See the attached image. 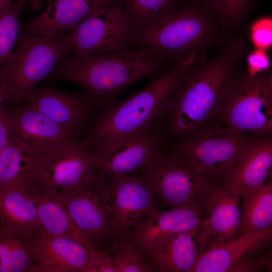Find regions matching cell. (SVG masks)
Instances as JSON below:
<instances>
[{
    "label": "cell",
    "mask_w": 272,
    "mask_h": 272,
    "mask_svg": "<svg viewBox=\"0 0 272 272\" xmlns=\"http://www.w3.org/2000/svg\"><path fill=\"white\" fill-rule=\"evenodd\" d=\"M241 200L225 183L214 185L202 197L201 224L196 236L200 253L211 245L240 235Z\"/></svg>",
    "instance_id": "13"
},
{
    "label": "cell",
    "mask_w": 272,
    "mask_h": 272,
    "mask_svg": "<svg viewBox=\"0 0 272 272\" xmlns=\"http://www.w3.org/2000/svg\"><path fill=\"white\" fill-rule=\"evenodd\" d=\"M216 116L226 127L244 134L271 133V74H234Z\"/></svg>",
    "instance_id": "7"
},
{
    "label": "cell",
    "mask_w": 272,
    "mask_h": 272,
    "mask_svg": "<svg viewBox=\"0 0 272 272\" xmlns=\"http://www.w3.org/2000/svg\"><path fill=\"white\" fill-rule=\"evenodd\" d=\"M247 49L242 37H234L217 56L196 57L181 78L167 112L174 133L188 134L217 115Z\"/></svg>",
    "instance_id": "1"
},
{
    "label": "cell",
    "mask_w": 272,
    "mask_h": 272,
    "mask_svg": "<svg viewBox=\"0 0 272 272\" xmlns=\"http://www.w3.org/2000/svg\"><path fill=\"white\" fill-rule=\"evenodd\" d=\"M37 216L41 231L45 234L73 239L88 249L95 248L71 218L60 194L54 189L39 191Z\"/></svg>",
    "instance_id": "24"
},
{
    "label": "cell",
    "mask_w": 272,
    "mask_h": 272,
    "mask_svg": "<svg viewBox=\"0 0 272 272\" xmlns=\"http://www.w3.org/2000/svg\"><path fill=\"white\" fill-rule=\"evenodd\" d=\"M10 135L8 108L6 106L0 113V154L8 144Z\"/></svg>",
    "instance_id": "35"
},
{
    "label": "cell",
    "mask_w": 272,
    "mask_h": 272,
    "mask_svg": "<svg viewBox=\"0 0 272 272\" xmlns=\"http://www.w3.org/2000/svg\"><path fill=\"white\" fill-rule=\"evenodd\" d=\"M71 51L63 33L50 37L22 31L16 48L0 71V83L5 89L8 102H21Z\"/></svg>",
    "instance_id": "6"
},
{
    "label": "cell",
    "mask_w": 272,
    "mask_h": 272,
    "mask_svg": "<svg viewBox=\"0 0 272 272\" xmlns=\"http://www.w3.org/2000/svg\"><path fill=\"white\" fill-rule=\"evenodd\" d=\"M216 12L225 26H237L260 0H204Z\"/></svg>",
    "instance_id": "31"
},
{
    "label": "cell",
    "mask_w": 272,
    "mask_h": 272,
    "mask_svg": "<svg viewBox=\"0 0 272 272\" xmlns=\"http://www.w3.org/2000/svg\"><path fill=\"white\" fill-rule=\"evenodd\" d=\"M182 0H124L132 31L175 8Z\"/></svg>",
    "instance_id": "29"
},
{
    "label": "cell",
    "mask_w": 272,
    "mask_h": 272,
    "mask_svg": "<svg viewBox=\"0 0 272 272\" xmlns=\"http://www.w3.org/2000/svg\"><path fill=\"white\" fill-rule=\"evenodd\" d=\"M28 156L27 146L11 134L0 154V187L25 180Z\"/></svg>",
    "instance_id": "28"
},
{
    "label": "cell",
    "mask_w": 272,
    "mask_h": 272,
    "mask_svg": "<svg viewBox=\"0 0 272 272\" xmlns=\"http://www.w3.org/2000/svg\"><path fill=\"white\" fill-rule=\"evenodd\" d=\"M107 183L119 246L132 228L158 209L152 189L134 174L114 177Z\"/></svg>",
    "instance_id": "14"
},
{
    "label": "cell",
    "mask_w": 272,
    "mask_h": 272,
    "mask_svg": "<svg viewBox=\"0 0 272 272\" xmlns=\"http://www.w3.org/2000/svg\"><path fill=\"white\" fill-rule=\"evenodd\" d=\"M27 0H17L0 6V71L7 63L25 27L21 21Z\"/></svg>",
    "instance_id": "27"
},
{
    "label": "cell",
    "mask_w": 272,
    "mask_h": 272,
    "mask_svg": "<svg viewBox=\"0 0 272 272\" xmlns=\"http://www.w3.org/2000/svg\"><path fill=\"white\" fill-rule=\"evenodd\" d=\"M50 0H29L31 8L32 10L36 11L39 10L43 4L46 2H49Z\"/></svg>",
    "instance_id": "37"
},
{
    "label": "cell",
    "mask_w": 272,
    "mask_h": 272,
    "mask_svg": "<svg viewBox=\"0 0 272 272\" xmlns=\"http://www.w3.org/2000/svg\"><path fill=\"white\" fill-rule=\"evenodd\" d=\"M197 56L191 53L181 57L172 69L144 90L105 110L90 128L85 140L90 149L93 151L117 138L153 127L168 112L181 78Z\"/></svg>",
    "instance_id": "4"
},
{
    "label": "cell",
    "mask_w": 272,
    "mask_h": 272,
    "mask_svg": "<svg viewBox=\"0 0 272 272\" xmlns=\"http://www.w3.org/2000/svg\"><path fill=\"white\" fill-rule=\"evenodd\" d=\"M37 272H90V250L70 238L41 231L32 238Z\"/></svg>",
    "instance_id": "17"
},
{
    "label": "cell",
    "mask_w": 272,
    "mask_h": 272,
    "mask_svg": "<svg viewBox=\"0 0 272 272\" xmlns=\"http://www.w3.org/2000/svg\"><path fill=\"white\" fill-rule=\"evenodd\" d=\"M136 172L153 191L158 203L171 208L200 203L218 184L180 156L161 151Z\"/></svg>",
    "instance_id": "9"
},
{
    "label": "cell",
    "mask_w": 272,
    "mask_h": 272,
    "mask_svg": "<svg viewBox=\"0 0 272 272\" xmlns=\"http://www.w3.org/2000/svg\"><path fill=\"white\" fill-rule=\"evenodd\" d=\"M115 272H155L142 251L126 240L111 255Z\"/></svg>",
    "instance_id": "30"
},
{
    "label": "cell",
    "mask_w": 272,
    "mask_h": 272,
    "mask_svg": "<svg viewBox=\"0 0 272 272\" xmlns=\"http://www.w3.org/2000/svg\"><path fill=\"white\" fill-rule=\"evenodd\" d=\"M248 71L251 74L265 72L270 66V62L266 53L258 49L249 54L247 57Z\"/></svg>",
    "instance_id": "34"
},
{
    "label": "cell",
    "mask_w": 272,
    "mask_h": 272,
    "mask_svg": "<svg viewBox=\"0 0 272 272\" xmlns=\"http://www.w3.org/2000/svg\"><path fill=\"white\" fill-rule=\"evenodd\" d=\"M22 102L64 127L76 137L87 124L93 103L89 96L63 93L53 87H35L24 96Z\"/></svg>",
    "instance_id": "16"
},
{
    "label": "cell",
    "mask_w": 272,
    "mask_h": 272,
    "mask_svg": "<svg viewBox=\"0 0 272 272\" xmlns=\"http://www.w3.org/2000/svg\"><path fill=\"white\" fill-rule=\"evenodd\" d=\"M251 37L254 44L260 49L269 47L272 43L271 19L264 18L255 23L252 28Z\"/></svg>",
    "instance_id": "32"
},
{
    "label": "cell",
    "mask_w": 272,
    "mask_h": 272,
    "mask_svg": "<svg viewBox=\"0 0 272 272\" xmlns=\"http://www.w3.org/2000/svg\"><path fill=\"white\" fill-rule=\"evenodd\" d=\"M132 30L123 4L98 11L66 35L73 55H85L129 48Z\"/></svg>",
    "instance_id": "11"
},
{
    "label": "cell",
    "mask_w": 272,
    "mask_h": 272,
    "mask_svg": "<svg viewBox=\"0 0 272 272\" xmlns=\"http://www.w3.org/2000/svg\"><path fill=\"white\" fill-rule=\"evenodd\" d=\"M271 138L252 140L245 155L224 183L241 197L271 179Z\"/></svg>",
    "instance_id": "22"
},
{
    "label": "cell",
    "mask_w": 272,
    "mask_h": 272,
    "mask_svg": "<svg viewBox=\"0 0 272 272\" xmlns=\"http://www.w3.org/2000/svg\"><path fill=\"white\" fill-rule=\"evenodd\" d=\"M38 199L39 191L25 180L0 187V226L34 233L40 232Z\"/></svg>",
    "instance_id": "21"
},
{
    "label": "cell",
    "mask_w": 272,
    "mask_h": 272,
    "mask_svg": "<svg viewBox=\"0 0 272 272\" xmlns=\"http://www.w3.org/2000/svg\"><path fill=\"white\" fill-rule=\"evenodd\" d=\"M35 234L0 226V272H37L32 247Z\"/></svg>",
    "instance_id": "25"
},
{
    "label": "cell",
    "mask_w": 272,
    "mask_h": 272,
    "mask_svg": "<svg viewBox=\"0 0 272 272\" xmlns=\"http://www.w3.org/2000/svg\"><path fill=\"white\" fill-rule=\"evenodd\" d=\"M272 228L246 233L229 241L204 249L190 272H227L243 257L269 245Z\"/></svg>",
    "instance_id": "19"
},
{
    "label": "cell",
    "mask_w": 272,
    "mask_h": 272,
    "mask_svg": "<svg viewBox=\"0 0 272 272\" xmlns=\"http://www.w3.org/2000/svg\"><path fill=\"white\" fill-rule=\"evenodd\" d=\"M8 111L11 134L27 146L42 147L76 139L69 130L27 103Z\"/></svg>",
    "instance_id": "20"
},
{
    "label": "cell",
    "mask_w": 272,
    "mask_h": 272,
    "mask_svg": "<svg viewBox=\"0 0 272 272\" xmlns=\"http://www.w3.org/2000/svg\"><path fill=\"white\" fill-rule=\"evenodd\" d=\"M169 58L150 48L67 55L48 76L83 87L93 103L107 101L133 83L155 74Z\"/></svg>",
    "instance_id": "2"
},
{
    "label": "cell",
    "mask_w": 272,
    "mask_h": 272,
    "mask_svg": "<svg viewBox=\"0 0 272 272\" xmlns=\"http://www.w3.org/2000/svg\"><path fill=\"white\" fill-rule=\"evenodd\" d=\"M223 22L204 0H182L172 10L132 31L130 46L154 49L169 59L198 56L222 41Z\"/></svg>",
    "instance_id": "3"
},
{
    "label": "cell",
    "mask_w": 272,
    "mask_h": 272,
    "mask_svg": "<svg viewBox=\"0 0 272 272\" xmlns=\"http://www.w3.org/2000/svg\"><path fill=\"white\" fill-rule=\"evenodd\" d=\"M154 126L110 141L92 151L98 175L105 181L134 174L160 150Z\"/></svg>",
    "instance_id": "12"
},
{
    "label": "cell",
    "mask_w": 272,
    "mask_h": 272,
    "mask_svg": "<svg viewBox=\"0 0 272 272\" xmlns=\"http://www.w3.org/2000/svg\"><path fill=\"white\" fill-rule=\"evenodd\" d=\"M116 5L114 0H50L45 10L25 25L22 31L56 37L65 31H72L92 14Z\"/></svg>",
    "instance_id": "18"
},
{
    "label": "cell",
    "mask_w": 272,
    "mask_h": 272,
    "mask_svg": "<svg viewBox=\"0 0 272 272\" xmlns=\"http://www.w3.org/2000/svg\"><path fill=\"white\" fill-rule=\"evenodd\" d=\"M15 1H17V0H0V6H2L6 4H8L9 3H11ZM27 1H29V0H27Z\"/></svg>",
    "instance_id": "38"
},
{
    "label": "cell",
    "mask_w": 272,
    "mask_h": 272,
    "mask_svg": "<svg viewBox=\"0 0 272 272\" xmlns=\"http://www.w3.org/2000/svg\"><path fill=\"white\" fill-rule=\"evenodd\" d=\"M90 272H115L111 255L100 249L90 250Z\"/></svg>",
    "instance_id": "33"
},
{
    "label": "cell",
    "mask_w": 272,
    "mask_h": 272,
    "mask_svg": "<svg viewBox=\"0 0 272 272\" xmlns=\"http://www.w3.org/2000/svg\"><path fill=\"white\" fill-rule=\"evenodd\" d=\"M8 102L7 94L4 87L0 83V113Z\"/></svg>",
    "instance_id": "36"
},
{
    "label": "cell",
    "mask_w": 272,
    "mask_h": 272,
    "mask_svg": "<svg viewBox=\"0 0 272 272\" xmlns=\"http://www.w3.org/2000/svg\"><path fill=\"white\" fill-rule=\"evenodd\" d=\"M241 197L240 235L271 229V179L261 187Z\"/></svg>",
    "instance_id": "26"
},
{
    "label": "cell",
    "mask_w": 272,
    "mask_h": 272,
    "mask_svg": "<svg viewBox=\"0 0 272 272\" xmlns=\"http://www.w3.org/2000/svg\"><path fill=\"white\" fill-rule=\"evenodd\" d=\"M197 231L172 235L142 252L155 272H190L200 254Z\"/></svg>",
    "instance_id": "23"
},
{
    "label": "cell",
    "mask_w": 272,
    "mask_h": 272,
    "mask_svg": "<svg viewBox=\"0 0 272 272\" xmlns=\"http://www.w3.org/2000/svg\"><path fill=\"white\" fill-rule=\"evenodd\" d=\"M176 154L215 181H227L249 148L252 140L229 127L202 125L188 133Z\"/></svg>",
    "instance_id": "8"
},
{
    "label": "cell",
    "mask_w": 272,
    "mask_h": 272,
    "mask_svg": "<svg viewBox=\"0 0 272 272\" xmlns=\"http://www.w3.org/2000/svg\"><path fill=\"white\" fill-rule=\"evenodd\" d=\"M201 221L200 203L171 208L168 211L158 209L137 224L127 239L141 251H145L172 235L198 230Z\"/></svg>",
    "instance_id": "15"
},
{
    "label": "cell",
    "mask_w": 272,
    "mask_h": 272,
    "mask_svg": "<svg viewBox=\"0 0 272 272\" xmlns=\"http://www.w3.org/2000/svg\"><path fill=\"white\" fill-rule=\"evenodd\" d=\"M105 181L98 176L85 185L60 194L73 220L95 248L112 255L120 243Z\"/></svg>",
    "instance_id": "10"
},
{
    "label": "cell",
    "mask_w": 272,
    "mask_h": 272,
    "mask_svg": "<svg viewBox=\"0 0 272 272\" xmlns=\"http://www.w3.org/2000/svg\"><path fill=\"white\" fill-rule=\"evenodd\" d=\"M27 147L26 180L38 191L52 189L62 193L85 185L99 176L93 153L85 140Z\"/></svg>",
    "instance_id": "5"
}]
</instances>
